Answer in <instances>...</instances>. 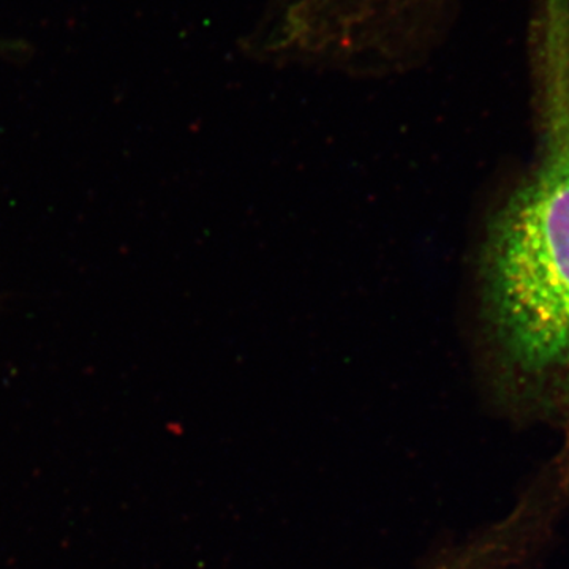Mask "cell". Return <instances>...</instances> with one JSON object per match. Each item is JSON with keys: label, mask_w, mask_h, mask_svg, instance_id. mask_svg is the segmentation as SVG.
Segmentation results:
<instances>
[{"label": "cell", "mask_w": 569, "mask_h": 569, "mask_svg": "<svg viewBox=\"0 0 569 569\" xmlns=\"http://www.w3.org/2000/svg\"><path fill=\"white\" fill-rule=\"evenodd\" d=\"M537 162L497 213L482 263L496 396L512 418L569 425V0H545Z\"/></svg>", "instance_id": "1"}, {"label": "cell", "mask_w": 569, "mask_h": 569, "mask_svg": "<svg viewBox=\"0 0 569 569\" xmlns=\"http://www.w3.org/2000/svg\"><path fill=\"white\" fill-rule=\"evenodd\" d=\"M520 535L515 520H505L467 545L452 549L426 569H508L518 556Z\"/></svg>", "instance_id": "2"}]
</instances>
